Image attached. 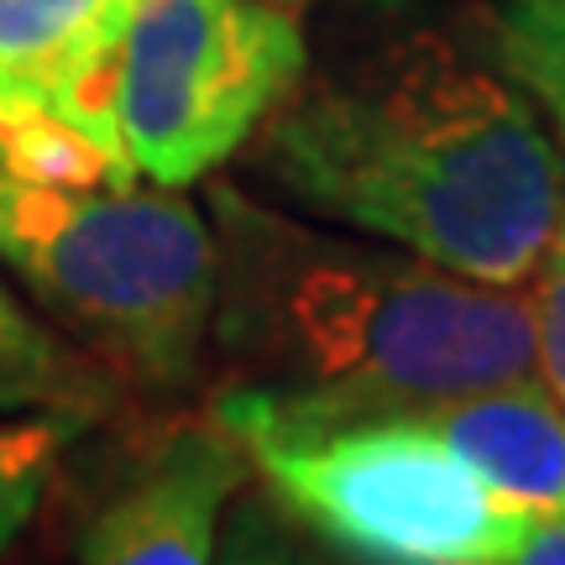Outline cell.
Listing matches in <instances>:
<instances>
[{"mask_svg": "<svg viewBox=\"0 0 565 565\" xmlns=\"http://www.w3.org/2000/svg\"><path fill=\"white\" fill-rule=\"evenodd\" d=\"M257 179L320 221L487 288H524L555 236L565 162L492 47L435 26L303 68L257 126Z\"/></svg>", "mask_w": 565, "mask_h": 565, "instance_id": "6da1fadb", "label": "cell"}, {"mask_svg": "<svg viewBox=\"0 0 565 565\" xmlns=\"http://www.w3.org/2000/svg\"><path fill=\"white\" fill-rule=\"evenodd\" d=\"M215 309L231 366L210 419L309 429L519 383L534 372V309L513 288L456 278L404 246L282 215L210 183Z\"/></svg>", "mask_w": 565, "mask_h": 565, "instance_id": "7a4b0ae2", "label": "cell"}, {"mask_svg": "<svg viewBox=\"0 0 565 565\" xmlns=\"http://www.w3.org/2000/svg\"><path fill=\"white\" fill-rule=\"evenodd\" d=\"M0 263L89 356L189 387L215 309V231L179 189H53L0 173Z\"/></svg>", "mask_w": 565, "mask_h": 565, "instance_id": "3957f363", "label": "cell"}, {"mask_svg": "<svg viewBox=\"0 0 565 565\" xmlns=\"http://www.w3.org/2000/svg\"><path fill=\"white\" fill-rule=\"evenodd\" d=\"M231 440L288 524L356 565H498L534 524L414 408Z\"/></svg>", "mask_w": 565, "mask_h": 565, "instance_id": "277c9868", "label": "cell"}, {"mask_svg": "<svg viewBox=\"0 0 565 565\" xmlns=\"http://www.w3.org/2000/svg\"><path fill=\"white\" fill-rule=\"evenodd\" d=\"M309 68L294 11L273 0H131L110 121L131 173L158 189L210 179Z\"/></svg>", "mask_w": 565, "mask_h": 565, "instance_id": "5b68a950", "label": "cell"}, {"mask_svg": "<svg viewBox=\"0 0 565 565\" xmlns=\"http://www.w3.org/2000/svg\"><path fill=\"white\" fill-rule=\"evenodd\" d=\"M246 450L215 419L168 429L79 534V565H215Z\"/></svg>", "mask_w": 565, "mask_h": 565, "instance_id": "8992f818", "label": "cell"}, {"mask_svg": "<svg viewBox=\"0 0 565 565\" xmlns=\"http://www.w3.org/2000/svg\"><path fill=\"white\" fill-rule=\"evenodd\" d=\"M131 0H0V105H38L116 141L110 74Z\"/></svg>", "mask_w": 565, "mask_h": 565, "instance_id": "52a82bcc", "label": "cell"}, {"mask_svg": "<svg viewBox=\"0 0 565 565\" xmlns=\"http://www.w3.org/2000/svg\"><path fill=\"white\" fill-rule=\"evenodd\" d=\"M498 498L534 519L565 513V408L545 383L519 377L503 387L414 408Z\"/></svg>", "mask_w": 565, "mask_h": 565, "instance_id": "ba28073f", "label": "cell"}, {"mask_svg": "<svg viewBox=\"0 0 565 565\" xmlns=\"http://www.w3.org/2000/svg\"><path fill=\"white\" fill-rule=\"evenodd\" d=\"M116 372L89 351L58 341L38 315L0 282V414H42V419H89L110 404Z\"/></svg>", "mask_w": 565, "mask_h": 565, "instance_id": "9c48e42d", "label": "cell"}, {"mask_svg": "<svg viewBox=\"0 0 565 565\" xmlns=\"http://www.w3.org/2000/svg\"><path fill=\"white\" fill-rule=\"evenodd\" d=\"M0 173L53 189H131L137 173L116 141L38 105H0Z\"/></svg>", "mask_w": 565, "mask_h": 565, "instance_id": "30bf717a", "label": "cell"}, {"mask_svg": "<svg viewBox=\"0 0 565 565\" xmlns=\"http://www.w3.org/2000/svg\"><path fill=\"white\" fill-rule=\"evenodd\" d=\"M487 47L565 141V0H492Z\"/></svg>", "mask_w": 565, "mask_h": 565, "instance_id": "8fae6325", "label": "cell"}, {"mask_svg": "<svg viewBox=\"0 0 565 565\" xmlns=\"http://www.w3.org/2000/svg\"><path fill=\"white\" fill-rule=\"evenodd\" d=\"M63 429L68 419H42V414L0 419V561L17 550L26 524L38 519L42 492L53 482L63 450Z\"/></svg>", "mask_w": 565, "mask_h": 565, "instance_id": "7c38bea8", "label": "cell"}, {"mask_svg": "<svg viewBox=\"0 0 565 565\" xmlns=\"http://www.w3.org/2000/svg\"><path fill=\"white\" fill-rule=\"evenodd\" d=\"M215 565H315L309 550L299 545V534L288 529L282 508L273 498H252L246 508L231 513V524L221 529V550Z\"/></svg>", "mask_w": 565, "mask_h": 565, "instance_id": "4fadbf2b", "label": "cell"}, {"mask_svg": "<svg viewBox=\"0 0 565 565\" xmlns=\"http://www.w3.org/2000/svg\"><path fill=\"white\" fill-rule=\"evenodd\" d=\"M498 565H565V513H545L524 529V540Z\"/></svg>", "mask_w": 565, "mask_h": 565, "instance_id": "5bb4252c", "label": "cell"}, {"mask_svg": "<svg viewBox=\"0 0 565 565\" xmlns=\"http://www.w3.org/2000/svg\"><path fill=\"white\" fill-rule=\"evenodd\" d=\"M273 6H282V11H299V6H309V0H273Z\"/></svg>", "mask_w": 565, "mask_h": 565, "instance_id": "9a60e30c", "label": "cell"}]
</instances>
